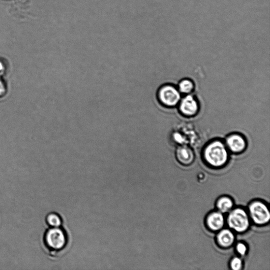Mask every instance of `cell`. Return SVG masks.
<instances>
[{
	"instance_id": "12",
	"label": "cell",
	"mask_w": 270,
	"mask_h": 270,
	"mask_svg": "<svg viewBox=\"0 0 270 270\" xmlns=\"http://www.w3.org/2000/svg\"><path fill=\"white\" fill-rule=\"evenodd\" d=\"M47 224L50 227H61L63 223V221L59 215L56 213H50L46 218Z\"/></svg>"
},
{
	"instance_id": "3",
	"label": "cell",
	"mask_w": 270,
	"mask_h": 270,
	"mask_svg": "<svg viewBox=\"0 0 270 270\" xmlns=\"http://www.w3.org/2000/svg\"><path fill=\"white\" fill-rule=\"evenodd\" d=\"M67 235L61 227H50L45 233L44 242L50 250L59 251L64 249L67 244Z\"/></svg>"
},
{
	"instance_id": "5",
	"label": "cell",
	"mask_w": 270,
	"mask_h": 270,
	"mask_svg": "<svg viewBox=\"0 0 270 270\" xmlns=\"http://www.w3.org/2000/svg\"><path fill=\"white\" fill-rule=\"evenodd\" d=\"M158 99L160 103L166 107H174L181 100V93L172 85H164L158 92Z\"/></svg>"
},
{
	"instance_id": "1",
	"label": "cell",
	"mask_w": 270,
	"mask_h": 270,
	"mask_svg": "<svg viewBox=\"0 0 270 270\" xmlns=\"http://www.w3.org/2000/svg\"><path fill=\"white\" fill-rule=\"evenodd\" d=\"M203 155L206 164L216 168L224 166L229 159L226 145L220 140H215L208 143L204 149Z\"/></svg>"
},
{
	"instance_id": "6",
	"label": "cell",
	"mask_w": 270,
	"mask_h": 270,
	"mask_svg": "<svg viewBox=\"0 0 270 270\" xmlns=\"http://www.w3.org/2000/svg\"><path fill=\"white\" fill-rule=\"evenodd\" d=\"M179 109L182 114L187 116H195L199 110V105L195 98L190 95L183 98L179 102Z\"/></svg>"
},
{
	"instance_id": "11",
	"label": "cell",
	"mask_w": 270,
	"mask_h": 270,
	"mask_svg": "<svg viewBox=\"0 0 270 270\" xmlns=\"http://www.w3.org/2000/svg\"><path fill=\"white\" fill-rule=\"evenodd\" d=\"M216 206L218 211L224 214V213H229L233 209L234 202L231 198L223 196L219 199Z\"/></svg>"
},
{
	"instance_id": "4",
	"label": "cell",
	"mask_w": 270,
	"mask_h": 270,
	"mask_svg": "<svg viewBox=\"0 0 270 270\" xmlns=\"http://www.w3.org/2000/svg\"><path fill=\"white\" fill-rule=\"evenodd\" d=\"M250 220L256 225L262 226L268 224L270 220V212L265 203L260 201L251 202L248 207Z\"/></svg>"
},
{
	"instance_id": "8",
	"label": "cell",
	"mask_w": 270,
	"mask_h": 270,
	"mask_svg": "<svg viewBox=\"0 0 270 270\" xmlns=\"http://www.w3.org/2000/svg\"><path fill=\"white\" fill-rule=\"evenodd\" d=\"M207 228L213 232H219L223 228L225 218L223 213L219 211L212 212L206 219Z\"/></svg>"
},
{
	"instance_id": "16",
	"label": "cell",
	"mask_w": 270,
	"mask_h": 270,
	"mask_svg": "<svg viewBox=\"0 0 270 270\" xmlns=\"http://www.w3.org/2000/svg\"><path fill=\"white\" fill-rule=\"evenodd\" d=\"M8 93V85L6 81L0 77V99L4 98Z\"/></svg>"
},
{
	"instance_id": "10",
	"label": "cell",
	"mask_w": 270,
	"mask_h": 270,
	"mask_svg": "<svg viewBox=\"0 0 270 270\" xmlns=\"http://www.w3.org/2000/svg\"><path fill=\"white\" fill-rule=\"evenodd\" d=\"M235 237L231 229H222L218 232L217 242L222 248L227 249L231 247L235 243Z\"/></svg>"
},
{
	"instance_id": "15",
	"label": "cell",
	"mask_w": 270,
	"mask_h": 270,
	"mask_svg": "<svg viewBox=\"0 0 270 270\" xmlns=\"http://www.w3.org/2000/svg\"><path fill=\"white\" fill-rule=\"evenodd\" d=\"M230 267L233 270L241 269L243 267V260L239 257H234L230 261Z\"/></svg>"
},
{
	"instance_id": "2",
	"label": "cell",
	"mask_w": 270,
	"mask_h": 270,
	"mask_svg": "<svg viewBox=\"0 0 270 270\" xmlns=\"http://www.w3.org/2000/svg\"><path fill=\"white\" fill-rule=\"evenodd\" d=\"M227 218V223L230 229L238 233H243L248 230L250 219L248 212L243 208L232 209Z\"/></svg>"
},
{
	"instance_id": "7",
	"label": "cell",
	"mask_w": 270,
	"mask_h": 270,
	"mask_svg": "<svg viewBox=\"0 0 270 270\" xmlns=\"http://www.w3.org/2000/svg\"><path fill=\"white\" fill-rule=\"evenodd\" d=\"M247 146L246 139L238 134H233L226 139V146L233 153L238 154L244 152Z\"/></svg>"
},
{
	"instance_id": "14",
	"label": "cell",
	"mask_w": 270,
	"mask_h": 270,
	"mask_svg": "<svg viewBox=\"0 0 270 270\" xmlns=\"http://www.w3.org/2000/svg\"><path fill=\"white\" fill-rule=\"evenodd\" d=\"M9 68V63L7 60L0 57V77H3L7 75Z\"/></svg>"
},
{
	"instance_id": "9",
	"label": "cell",
	"mask_w": 270,
	"mask_h": 270,
	"mask_svg": "<svg viewBox=\"0 0 270 270\" xmlns=\"http://www.w3.org/2000/svg\"><path fill=\"white\" fill-rule=\"evenodd\" d=\"M176 156L178 162L184 166L191 165L195 159L194 152L186 145L178 147L176 152Z\"/></svg>"
},
{
	"instance_id": "13",
	"label": "cell",
	"mask_w": 270,
	"mask_h": 270,
	"mask_svg": "<svg viewBox=\"0 0 270 270\" xmlns=\"http://www.w3.org/2000/svg\"><path fill=\"white\" fill-rule=\"evenodd\" d=\"M194 89V84L192 80L189 79H183L178 84V90L181 93L189 94L193 91Z\"/></svg>"
},
{
	"instance_id": "17",
	"label": "cell",
	"mask_w": 270,
	"mask_h": 270,
	"mask_svg": "<svg viewBox=\"0 0 270 270\" xmlns=\"http://www.w3.org/2000/svg\"><path fill=\"white\" fill-rule=\"evenodd\" d=\"M235 249L237 253L242 257L245 256L248 251L247 246L243 243H238L236 246Z\"/></svg>"
}]
</instances>
